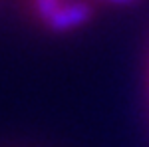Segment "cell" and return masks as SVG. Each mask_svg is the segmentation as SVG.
Here are the masks:
<instances>
[{"instance_id":"1","label":"cell","mask_w":149,"mask_h":147,"mask_svg":"<svg viewBox=\"0 0 149 147\" xmlns=\"http://www.w3.org/2000/svg\"><path fill=\"white\" fill-rule=\"evenodd\" d=\"M95 16V2L93 0H66L60 10L42 24L46 30L54 34H66L90 24Z\"/></svg>"},{"instance_id":"2","label":"cell","mask_w":149,"mask_h":147,"mask_svg":"<svg viewBox=\"0 0 149 147\" xmlns=\"http://www.w3.org/2000/svg\"><path fill=\"white\" fill-rule=\"evenodd\" d=\"M93 2H103V4H111V6H137L143 0H93Z\"/></svg>"}]
</instances>
